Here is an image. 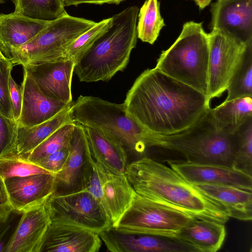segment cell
<instances>
[{"mask_svg":"<svg viewBox=\"0 0 252 252\" xmlns=\"http://www.w3.org/2000/svg\"><path fill=\"white\" fill-rule=\"evenodd\" d=\"M69 114L73 123L101 130L119 141L126 151L141 154L147 148V130L127 113L124 103L80 95L71 105Z\"/></svg>","mask_w":252,"mask_h":252,"instance_id":"cell-6","label":"cell"},{"mask_svg":"<svg viewBox=\"0 0 252 252\" xmlns=\"http://www.w3.org/2000/svg\"><path fill=\"white\" fill-rule=\"evenodd\" d=\"M14 13L33 19L51 21L67 14L62 0H12Z\"/></svg>","mask_w":252,"mask_h":252,"instance_id":"cell-27","label":"cell"},{"mask_svg":"<svg viewBox=\"0 0 252 252\" xmlns=\"http://www.w3.org/2000/svg\"><path fill=\"white\" fill-rule=\"evenodd\" d=\"M22 214L2 252H41L51 223L45 202Z\"/></svg>","mask_w":252,"mask_h":252,"instance_id":"cell-16","label":"cell"},{"mask_svg":"<svg viewBox=\"0 0 252 252\" xmlns=\"http://www.w3.org/2000/svg\"><path fill=\"white\" fill-rule=\"evenodd\" d=\"M51 223L87 229L99 234L112 226L101 204L89 192L80 190L52 194L45 202Z\"/></svg>","mask_w":252,"mask_h":252,"instance_id":"cell-9","label":"cell"},{"mask_svg":"<svg viewBox=\"0 0 252 252\" xmlns=\"http://www.w3.org/2000/svg\"><path fill=\"white\" fill-rule=\"evenodd\" d=\"M101 244L96 232L74 226L50 223L41 252H97Z\"/></svg>","mask_w":252,"mask_h":252,"instance_id":"cell-18","label":"cell"},{"mask_svg":"<svg viewBox=\"0 0 252 252\" xmlns=\"http://www.w3.org/2000/svg\"><path fill=\"white\" fill-rule=\"evenodd\" d=\"M13 65L10 59H0V112L12 119H14L9 96V79Z\"/></svg>","mask_w":252,"mask_h":252,"instance_id":"cell-35","label":"cell"},{"mask_svg":"<svg viewBox=\"0 0 252 252\" xmlns=\"http://www.w3.org/2000/svg\"><path fill=\"white\" fill-rule=\"evenodd\" d=\"M50 21L33 19L13 12L0 14V50L10 59L11 51L25 44Z\"/></svg>","mask_w":252,"mask_h":252,"instance_id":"cell-20","label":"cell"},{"mask_svg":"<svg viewBox=\"0 0 252 252\" xmlns=\"http://www.w3.org/2000/svg\"><path fill=\"white\" fill-rule=\"evenodd\" d=\"M9 91L13 117L17 121L21 112L23 94L21 87L14 81L11 75L9 79Z\"/></svg>","mask_w":252,"mask_h":252,"instance_id":"cell-37","label":"cell"},{"mask_svg":"<svg viewBox=\"0 0 252 252\" xmlns=\"http://www.w3.org/2000/svg\"><path fill=\"white\" fill-rule=\"evenodd\" d=\"M69 151V142L61 149L39 159L34 163L55 175L63 167L68 158Z\"/></svg>","mask_w":252,"mask_h":252,"instance_id":"cell-36","label":"cell"},{"mask_svg":"<svg viewBox=\"0 0 252 252\" xmlns=\"http://www.w3.org/2000/svg\"><path fill=\"white\" fill-rule=\"evenodd\" d=\"M194 218L135 192L130 206L114 227L124 232L176 238L180 229Z\"/></svg>","mask_w":252,"mask_h":252,"instance_id":"cell-8","label":"cell"},{"mask_svg":"<svg viewBox=\"0 0 252 252\" xmlns=\"http://www.w3.org/2000/svg\"></svg>","mask_w":252,"mask_h":252,"instance_id":"cell-45","label":"cell"},{"mask_svg":"<svg viewBox=\"0 0 252 252\" xmlns=\"http://www.w3.org/2000/svg\"><path fill=\"white\" fill-rule=\"evenodd\" d=\"M210 102L202 93L155 67L136 78L123 103L146 130L171 135L194 124L210 108Z\"/></svg>","mask_w":252,"mask_h":252,"instance_id":"cell-1","label":"cell"},{"mask_svg":"<svg viewBox=\"0 0 252 252\" xmlns=\"http://www.w3.org/2000/svg\"><path fill=\"white\" fill-rule=\"evenodd\" d=\"M17 128L15 120L6 117L0 112V158L16 156Z\"/></svg>","mask_w":252,"mask_h":252,"instance_id":"cell-34","label":"cell"},{"mask_svg":"<svg viewBox=\"0 0 252 252\" xmlns=\"http://www.w3.org/2000/svg\"><path fill=\"white\" fill-rule=\"evenodd\" d=\"M137 18V38L143 42L153 44L165 26L160 15L159 1L146 0L139 10Z\"/></svg>","mask_w":252,"mask_h":252,"instance_id":"cell-29","label":"cell"},{"mask_svg":"<svg viewBox=\"0 0 252 252\" xmlns=\"http://www.w3.org/2000/svg\"><path fill=\"white\" fill-rule=\"evenodd\" d=\"M125 0H62L64 6H77L83 3L100 5L104 3L119 4Z\"/></svg>","mask_w":252,"mask_h":252,"instance_id":"cell-39","label":"cell"},{"mask_svg":"<svg viewBox=\"0 0 252 252\" xmlns=\"http://www.w3.org/2000/svg\"><path fill=\"white\" fill-rule=\"evenodd\" d=\"M84 128L90 151L95 161L112 173L125 174L128 163L125 147L101 130Z\"/></svg>","mask_w":252,"mask_h":252,"instance_id":"cell-21","label":"cell"},{"mask_svg":"<svg viewBox=\"0 0 252 252\" xmlns=\"http://www.w3.org/2000/svg\"><path fill=\"white\" fill-rule=\"evenodd\" d=\"M170 167L192 185L209 184L252 190V176L233 167L168 160Z\"/></svg>","mask_w":252,"mask_h":252,"instance_id":"cell-14","label":"cell"},{"mask_svg":"<svg viewBox=\"0 0 252 252\" xmlns=\"http://www.w3.org/2000/svg\"><path fill=\"white\" fill-rule=\"evenodd\" d=\"M12 211L4 180L0 176V220H8Z\"/></svg>","mask_w":252,"mask_h":252,"instance_id":"cell-38","label":"cell"},{"mask_svg":"<svg viewBox=\"0 0 252 252\" xmlns=\"http://www.w3.org/2000/svg\"><path fill=\"white\" fill-rule=\"evenodd\" d=\"M224 101L246 96L252 97V41L246 47L227 88Z\"/></svg>","mask_w":252,"mask_h":252,"instance_id":"cell-28","label":"cell"},{"mask_svg":"<svg viewBox=\"0 0 252 252\" xmlns=\"http://www.w3.org/2000/svg\"><path fill=\"white\" fill-rule=\"evenodd\" d=\"M125 174L138 194L196 219L224 224L229 217L221 204L171 168L144 157L128 163Z\"/></svg>","mask_w":252,"mask_h":252,"instance_id":"cell-2","label":"cell"},{"mask_svg":"<svg viewBox=\"0 0 252 252\" xmlns=\"http://www.w3.org/2000/svg\"><path fill=\"white\" fill-rule=\"evenodd\" d=\"M112 18L104 19L81 34L67 48L63 57L76 61L110 27Z\"/></svg>","mask_w":252,"mask_h":252,"instance_id":"cell-32","label":"cell"},{"mask_svg":"<svg viewBox=\"0 0 252 252\" xmlns=\"http://www.w3.org/2000/svg\"><path fill=\"white\" fill-rule=\"evenodd\" d=\"M208 35V99L211 100L220 97L227 90L248 43H239L218 30L211 31Z\"/></svg>","mask_w":252,"mask_h":252,"instance_id":"cell-10","label":"cell"},{"mask_svg":"<svg viewBox=\"0 0 252 252\" xmlns=\"http://www.w3.org/2000/svg\"><path fill=\"white\" fill-rule=\"evenodd\" d=\"M145 142L147 148L175 153L186 162L232 167L235 154L233 135L218 128L211 108L194 124L182 132L161 135L147 130Z\"/></svg>","mask_w":252,"mask_h":252,"instance_id":"cell-4","label":"cell"},{"mask_svg":"<svg viewBox=\"0 0 252 252\" xmlns=\"http://www.w3.org/2000/svg\"></svg>","mask_w":252,"mask_h":252,"instance_id":"cell-44","label":"cell"},{"mask_svg":"<svg viewBox=\"0 0 252 252\" xmlns=\"http://www.w3.org/2000/svg\"><path fill=\"white\" fill-rule=\"evenodd\" d=\"M21 87L22 106L17 121L19 126L30 127L39 124L58 115L73 103L66 104L47 96L25 71Z\"/></svg>","mask_w":252,"mask_h":252,"instance_id":"cell-19","label":"cell"},{"mask_svg":"<svg viewBox=\"0 0 252 252\" xmlns=\"http://www.w3.org/2000/svg\"><path fill=\"white\" fill-rule=\"evenodd\" d=\"M99 235L112 252H198L192 245L175 238L124 232L113 226Z\"/></svg>","mask_w":252,"mask_h":252,"instance_id":"cell-11","label":"cell"},{"mask_svg":"<svg viewBox=\"0 0 252 252\" xmlns=\"http://www.w3.org/2000/svg\"><path fill=\"white\" fill-rule=\"evenodd\" d=\"M69 153L62 169L55 174L54 194L81 190V183L90 151L84 126L75 124L69 141Z\"/></svg>","mask_w":252,"mask_h":252,"instance_id":"cell-17","label":"cell"},{"mask_svg":"<svg viewBox=\"0 0 252 252\" xmlns=\"http://www.w3.org/2000/svg\"><path fill=\"white\" fill-rule=\"evenodd\" d=\"M74 126V123H68L58 129L37 146L25 159L34 163L68 144Z\"/></svg>","mask_w":252,"mask_h":252,"instance_id":"cell-31","label":"cell"},{"mask_svg":"<svg viewBox=\"0 0 252 252\" xmlns=\"http://www.w3.org/2000/svg\"><path fill=\"white\" fill-rule=\"evenodd\" d=\"M94 21L67 14L48 25L22 46L12 49L13 64H36L63 57L67 48L81 34L96 24Z\"/></svg>","mask_w":252,"mask_h":252,"instance_id":"cell-7","label":"cell"},{"mask_svg":"<svg viewBox=\"0 0 252 252\" xmlns=\"http://www.w3.org/2000/svg\"><path fill=\"white\" fill-rule=\"evenodd\" d=\"M209 29L239 43L252 41V0H219L211 6Z\"/></svg>","mask_w":252,"mask_h":252,"instance_id":"cell-12","label":"cell"},{"mask_svg":"<svg viewBox=\"0 0 252 252\" xmlns=\"http://www.w3.org/2000/svg\"><path fill=\"white\" fill-rule=\"evenodd\" d=\"M199 7L200 9H203L209 5L212 0H192Z\"/></svg>","mask_w":252,"mask_h":252,"instance_id":"cell-41","label":"cell"},{"mask_svg":"<svg viewBox=\"0 0 252 252\" xmlns=\"http://www.w3.org/2000/svg\"><path fill=\"white\" fill-rule=\"evenodd\" d=\"M209 55V35L202 23L189 21L173 44L161 52L155 68L208 98Z\"/></svg>","mask_w":252,"mask_h":252,"instance_id":"cell-5","label":"cell"},{"mask_svg":"<svg viewBox=\"0 0 252 252\" xmlns=\"http://www.w3.org/2000/svg\"><path fill=\"white\" fill-rule=\"evenodd\" d=\"M5 0H0V4L4 3Z\"/></svg>","mask_w":252,"mask_h":252,"instance_id":"cell-43","label":"cell"},{"mask_svg":"<svg viewBox=\"0 0 252 252\" xmlns=\"http://www.w3.org/2000/svg\"><path fill=\"white\" fill-rule=\"evenodd\" d=\"M75 64L73 60L63 57L36 64H28L23 68L43 94L53 99L71 104Z\"/></svg>","mask_w":252,"mask_h":252,"instance_id":"cell-13","label":"cell"},{"mask_svg":"<svg viewBox=\"0 0 252 252\" xmlns=\"http://www.w3.org/2000/svg\"><path fill=\"white\" fill-rule=\"evenodd\" d=\"M70 106L39 124L30 127L18 125L16 156L21 158L26 159L37 146L56 130L66 124L73 123L69 114Z\"/></svg>","mask_w":252,"mask_h":252,"instance_id":"cell-25","label":"cell"},{"mask_svg":"<svg viewBox=\"0 0 252 252\" xmlns=\"http://www.w3.org/2000/svg\"><path fill=\"white\" fill-rule=\"evenodd\" d=\"M211 112L218 128L230 134L234 133L252 117V97L246 96L223 101Z\"/></svg>","mask_w":252,"mask_h":252,"instance_id":"cell-26","label":"cell"},{"mask_svg":"<svg viewBox=\"0 0 252 252\" xmlns=\"http://www.w3.org/2000/svg\"><path fill=\"white\" fill-rule=\"evenodd\" d=\"M10 219V217L7 220H0V252H3L4 247L7 243L5 240L11 225Z\"/></svg>","mask_w":252,"mask_h":252,"instance_id":"cell-40","label":"cell"},{"mask_svg":"<svg viewBox=\"0 0 252 252\" xmlns=\"http://www.w3.org/2000/svg\"><path fill=\"white\" fill-rule=\"evenodd\" d=\"M194 186L204 194L224 207L229 217L241 220H252V190L209 184Z\"/></svg>","mask_w":252,"mask_h":252,"instance_id":"cell-23","label":"cell"},{"mask_svg":"<svg viewBox=\"0 0 252 252\" xmlns=\"http://www.w3.org/2000/svg\"><path fill=\"white\" fill-rule=\"evenodd\" d=\"M235 154L232 167L252 176V117L233 134Z\"/></svg>","mask_w":252,"mask_h":252,"instance_id":"cell-30","label":"cell"},{"mask_svg":"<svg viewBox=\"0 0 252 252\" xmlns=\"http://www.w3.org/2000/svg\"><path fill=\"white\" fill-rule=\"evenodd\" d=\"M41 173H51L36 164L21 158L16 155L0 158V176L3 179Z\"/></svg>","mask_w":252,"mask_h":252,"instance_id":"cell-33","label":"cell"},{"mask_svg":"<svg viewBox=\"0 0 252 252\" xmlns=\"http://www.w3.org/2000/svg\"><path fill=\"white\" fill-rule=\"evenodd\" d=\"M7 59L4 57V56L2 54L1 51L0 50V59Z\"/></svg>","mask_w":252,"mask_h":252,"instance_id":"cell-42","label":"cell"},{"mask_svg":"<svg viewBox=\"0 0 252 252\" xmlns=\"http://www.w3.org/2000/svg\"><path fill=\"white\" fill-rule=\"evenodd\" d=\"M13 211L23 213L44 203L54 192L55 177L41 173L4 179Z\"/></svg>","mask_w":252,"mask_h":252,"instance_id":"cell-15","label":"cell"},{"mask_svg":"<svg viewBox=\"0 0 252 252\" xmlns=\"http://www.w3.org/2000/svg\"><path fill=\"white\" fill-rule=\"evenodd\" d=\"M225 235L224 224L194 218L180 229L176 238L192 245L198 252H216L221 247Z\"/></svg>","mask_w":252,"mask_h":252,"instance_id":"cell-22","label":"cell"},{"mask_svg":"<svg viewBox=\"0 0 252 252\" xmlns=\"http://www.w3.org/2000/svg\"><path fill=\"white\" fill-rule=\"evenodd\" d=\"M102 205L114 227L130 206L135 191L125 174L109 171L102 185Z\"/></svg>","mask_w":252,"mask_h":252,"instance_id":"cell-24","label":"cell"},{"mask_svg":"<svg viewBox=\"0 0 252 252\" xmlns=\"http://www.w3.org/2000/svg\"><path fill=\"white\" fill-rule=\"evenodd\" d=\"M139 10L133 5L111 17L110 27L75 62L81 82L108 81L125 69L137 43Z\"/></svg>","mask_w":252,"mask_h":252,"instance_id":"cell-3","label":"cell"}]
</instances>
